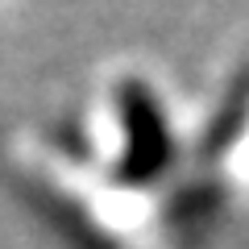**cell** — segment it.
Returning <instances> with one entry per match:
<instances>
[{
    "label": "cell",
    "instance_id": "cell-2",
    "mask_svg": "<svg viewBox=\"0 0 249 249\" xmlns=\"http://www.w3.org/2000/svg\"><path fill=\"white\" fill-rule=\"evenodd\" d=\"M245 112H249V88H241L237 96L224 104V112L212 121V137H208V145H212V150H220L229 137H237V129H241V121H245Z\"/></svg>",
    "mask_w": 249,
    "mask_h": 249
},
{
    "label": "cell",
    "instance_id": "cell-1",
    "mask_svg": "<svg viewBox=\"0 0 249 249\" xmlns=\"http://www.w3.org/2000/svg\"><path fill=\"white\" fill-rule=\"evenodd\" d=\"M116 108H121V133H124L116 178L121 183H137V187L154 183L170 166V150H175L158 96L142 79H124L121 91H116Z\"/></svg>",
    "mask_w": 249,
    "mask_h": 249
}]
</instances>
